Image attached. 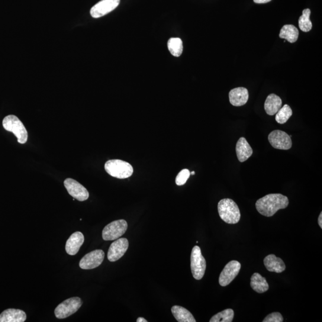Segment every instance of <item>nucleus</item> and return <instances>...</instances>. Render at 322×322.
Instances as JSON below:
<instances>
[{"instance_id": "nucleus-1", "label": "nucleus", "mask_w": 322, "mask_h": 322, "mask_svg": "<svg viewBox=\"0 0 322 322\" xmlns=\"http://www.w3.org/2000/svg\"><path fill=\"white\" fill-rule=\"evenodd\" d=\"M289 205V199L280 193L267 195L258 200L256 204L257 210L266 217H272L280 209H285Z\"/></svg>"}, {"instance_id": "nucleus-2", "label": "nucleus", "mask_w": 322, "mask_h": 322, "mask_svg": "<svg viewBox=\"0 0 322 322\" xmlns=\"http://www.w3.org/2000/svg\"><path fill=\"white\" fill-rule=\"evenodd\" d=\"M218 211L222 220L234 224L240 219V212L236 203L231 199H223L218 202Z\"/></svg>"}, {"instance_id": "nucleus-3", "label": "nucleus", "mask_w": 322, "mask_h": 322, "mask_svg": "<svg viewBox=\"0 0 322 322\" xmlns=\"http://www.w3.org/2000/svg\"><path fill=\"white\" fill-rule=\"evenodd\" d=\"M105 169L109 175L120 179H127L133 173V168L130 164L120 159L108 160Z\"/></svg>"}, {"instance_id": "nucleus-4", "label": "nucleus", "mask_w": 322, "mask_h": 322, "mask_svg": "<svg viewBox=\"0 0 322 322\" xmlns=\"http://www.w3.org/2000/svg\"><path fill=\"white\" fill-rule=\"evenodd\" d=\"M3 127L15 134L19 143L25 144L28 141V132L22 121L15 115H8L3 121Z\"/></svg>"}, {"instance_id": "nucleus-5", "label": "nucleus", "mask_w": 322, "mask_h": 322, "mask_svg": "<svg viewBox=\"0 0 322 322\" xmlns=\"http://www.w3.org/2000/svg\"><path fill=\"white\" fill-rule=\"evenodd\" d=\"M83 304L82 299L72 297L64 301L57 305L54 310L56 317L60 319L65 318L76 313Z\"/></svg>"}, {"instance_id": "nucleus-6", "label": "nucleus", "mask_w": 322, "mask_h": 322, "mask_svg": "<svg viewBox=\"0 0 322 322\" xmlns=\"http://www.w3.org/2000/svg\"><path fill=\"white\" fill-rule=\"evenodd\" d=\"M191 267L193 278L196 280H201L205 272L206 261L203 257L200 248L195 246L193 248L191 257Z\"/></svg>"}, {"instance_id": "nucleus-7", "label": "nucleus", "mask_w": 322, "mask_h": 322, "mask_svg": "<svg viewBox=\"0 0 322 322\" xmlns=\"http://www.w3.org/2000/svg\"><path fill=\"white\" fill-rule=\"evenodd\" d=\"M128 224L124 220L112 221L106 225L102 231V237L105 240L119 239L127 230Z\"/></svg>"}, {"instance_id": "nucleus-8", "label": "nucleus", "mask_w": 322, "mask_h": 322, "mask_svg": "<svg viewBox=\"0 0 322 322\" xmlns=\"http://www.w3.org/2000/svg\"><path fill=\"white\" fill-rule=\"evenodd\" d=\"M268 139L270 144L276 149L289 150L292 147L291 137L281 130L271 132L269 135Z\"/></svg>"}, {"instance_id": "nucleus-9", "label": "nucleus", "mask_w": 322, "mask_h": 322, "mask_svg": "<svg viewBox=\"0 0 322 322\" xmlns=\"http://www.w3.org/2000/svg\"><path fill=\"white\" fill-rule=\"evenodd\" d=\"M241 265L237 261H231L224 267L219 277V284L226 286L236 278L240 272Z\"/></svg>"}, {"instance_id": "nucleus-10", "label": "nucleus", "mask_w": 322, "mask_h": 322, "mask_svg": "<svg viewBox=\"0 0 322 322\" xmlns=\"http://www.w3.org/2000/svg\"><path fill=\"white\" fill-rule=\"evenodd\" d=\"M64 185L67 192L74 199L79 201H85L88 199L89 193L82 185L72 179H66L64 181Z\"/></svg>"}, {"instance_id": "nucleus-11", "label": "nucleus", "mask_w": 322, "mask_h": 322, "mask_svg": "<svg viewBox=\"0 0 322 322\" xmlns=\"http://www.w3.org/2000/svg\"><path fill=\"white\" fill-rule=\"evenodd\" d=\"M105 253L101 250H96L86 254L79 262V267L82 269H95L101 265L104 262Z\"/></svg>"}, {"instance_id": "nucleus-12", "label": "nucleus", "mask_w": 322, "mask_h": 322, "mask_svg": "<svg viewBox=\"0 0 322 322\" xmlns=\"http://www.w3.org/2000/svg\"><path fill=\"white\" fill-rule=\"evenodd\" d=\"M120 0H102L93 6L90 11L93 18H99L109 14L120 5Z\"/></svg>"}, {"instance_id": "nucleus-13", "label": "nucleus", "mask_w": 322, "mask_h": 322, "mask_svg": "<svg viewBox=\"0 0 322 322\" xmlns=\"http://www.w3.org/2000/svg\"><path fill=\"white\" fill-rule=\"evenodd\" d=\"M129 243L126 238H121L111 244L108 253L109 262H115L123 257L128 249Z\"/></svg>"}, {"instance_id": "nucleus-14", "label": "nucleus", "mask_w": 322, "mask_h": 322, "mask_svg": "<svg viewBox=\"0 0 322 322\" xmlns=\"http://www.w3.org/2000/svg\"><path fill=\"white\" fill-rule=\"evenodd\" d=\"M85 242V236L80 231L73 233L67 239L65 249L66 253L70 256L76 255Z\"/></svg>"}, {"instance_id": "nucleus-15", "label": "nucleus", "mask_w": 322, "mask_h": 322, "mask_svg": "<svg viewBox=\"0 0 322 322\" xmlns=\"http://www.w3.org/2000/svg\"><path fill=\"white\" fill-rule=\"evenodd\" d=\"M230 104L234 106L246 105L249 101V93L246 88H237L231 90L228 94Z\"/></svg>"}, {"instance_id": "nucleus-16", "label": "nucleus", "mask_w": 322, "mask_h": 322, "mask_svg": "<svg viewBox=\"0 0 322 322\" xmlns=\"http://www.w3.org/2000/svg\"><path fill=\"white\" fill-rule=\"evenodd\" d=\"M26 320L27 314L19 309H7L0 314V322H24Z\"/></svg>"}, {"instance_id": "nucleus-17", "label": "nucleus", "mask_w": 322, "mask_h": 322, "mask_svg": "<svg viewBox=\"0 0 322 322\" xmlns=\"http://www.w3.org/2000/svg\"><path fill=\"white\" fill-rule=\"evenodd\" d=\"M236 152L237 159L240 163H244L250 158L253 153L252 147L245 137H240L237 141Z\"/></svg>"}, {"instance_id": "nucleus-18", "label": "nucleus", "mask_w": 322, "mask_h": 322, "mask_svg": "<svg viewBox=\"0 0 322 322\" xmlns=\"http://www.w3.org/2000/svg\"><path fill=\"white\" fill-rule=\"evenodd\" d=\"M264 265L267 270L270 272L280 273L284 271L286 269L283 261L274 254H270L265 258L264 260Z\"/></svg>"}, {"instance_id": "nucleus-19", "label": "nucleus", "mask_w": 322, "mask_h": 322, "mask_svg": "<svg viewBox=\"0 0 322 322\" xmlns=\"http://www.w3.org/2000/svg\"><path fill=\"white\" fill-rule=\"evenodd\" d=\"M282 101L279 96L270 94L266 100L265 109L269 115H274L282 108Z\"/></svg>"}, {"instance_id": "nucleus-20", "label": "nucleus", "mask_w": 322, "mask_h": 322, "mask_svg": "<svg viewBox=\"0 0 322 322\" xmlns=\"http://www.w3.org/2000/svg\"><path fill=\"white\" fill-rule=\"evenodd\" d=\"M251 286L254 291L260 294L268 291L269 288L266 279L258 273H254L251 277Z\"/></svg>"}, {"instance_id": "nucleus-21", "label": "nucleus", "mask_w": 322, "mask_h": 322, "mask_svg": "<svg viewBox=\"0 0 322 322\" xmlns=\"http://www.w3.org/2000/svg\"><path fill=\"white\" fill-rule=\"evenodd\" d=\"M172 313L179 322H196L195 318L189 310L179 305H175L172 308Z\"/></svg>"}, {"instance_id": "nucleus-22", "label": "nucleus", "mask_w": 322, "mask_h": 322, "mask_svg": "<svg viewBox=\"0 0 322 322\" xmlns=\"http://www.w3.org/2000/svg\"><path fill=\"white\" fill-rule=\"evenodd\" d=\"M299 36L298 29L292 25L283 26L280 32L279 37L291 43H295Z\"/></svg>"}, {"instance_id": "nucleus-23", "label": "nucleus", "mask_w": 322, "mask_h": 322, "mask_svg": "<svg viewBox=\"0 0 322 322\" xmlns=\"http://www.w3.org/2000/svg\"><path fill=\"white\" fill-rule=\"evenodd\" d=\"M168 48L173 56L179 57L183 53V42L179 38H170L168 41Z\"/></svg>"}, {"instance_id": "nucleus-24", "label": "nucleus", "mask_w": 322, "mask_h": 322, "mask_svg": "<svg viewBox=\"0 0 322 322\" xmlns=\"http://www.w3.org/2000/svg\"><path fill=\"white\" fill-rule=\"evenodd\" d=\"M310 14L311 11L309 9H304L302 11V15L298 21L299 27L302 31L307 32L311 31L313 26L310 20Z\"/></svg>"}, {"instance_id": "nucleus-25", "label": "nucleus", "mask_w": 322, "mask_h": 322, "mask_svg": "<svg viewBox=\"0 0 322 322\" xmlns=\"http://www.w3.org/2000/svg\"><path fill=\"white\" fill-rule=\"evenodd\" d=\"M234 311L232 309L228 308L220 312L214 316H212L209 320L210 322H231L233 320Z\"/></svg>"}, {"instance_id": "nucleus-26", "label": "nucleus", "mask_w": 322, "mask_h": 322, "mask_svg": "<svg viewBox=\"0 0 322 322\" xmlns=\"http://www.w3.org/2000/svg\"><path fill=\"white\" fill-rule=\"evenodd\" d=\"M276 121L278 123L283 124L287 122L292 115V111L288 105H285L276 113Z\"/></svg>"}, {"instance_id": "nucleus-27", "label": "nucleus", "mask_w": 322, "mask_h": 322, "mask_svg": "<svg viewBox=\"0 0 322 322\" xmlns=\"http://www.w3.org/2000/svg\"><path fill=\"white\" fill-rule=\"evenodd\" d=\"M190 176H191V172H189V170H182L176 177V185L177 186L184 185L187 181H188Z\"/></svg>"}, {"instance_id": "nucleus-28", "label": "nucleus", "mask_w": 322, "mask_h": 322, "mask_svg": "<svg viewBox=\"0 0 322 322\" xmlns=\"http://www.w3.org/2000/svg\"><path fill=\"white\" fill-rule=\"evenodd\" d=\"M263 322H282L283 318L282 314L279 312H274L271 314L267 315Z\"/></svg>"}, {"instance_id": "nucleus-29", "label": "nucleus", "mask_w": 322, "mask_h": 322, "mask_svg": "<svg viewBox=\"0 0 322 322\" xmlns=\"http://www.w3.org/2000/svg\"><path fill=\"white\" fill-rule=\"evenodd\" d=\"M272 0H254V3H257V4H265L271 2Z\"/></svg>"}, {"instance_id": "nucleus-30", "label": "nucleus", "mask_w": 322, "mask_h": 322, "mask_svg": "<svg viewBox=\"0 0 322 322\" xmlns=\"http://www.w3.org/2000/svg\"><path fill=\"white\" fill-rule=\"evenodd\" d=\"M318 223L320 228H322V212H321L319 217H318Z\"/></svg>"}, {"instance_id": "nucleus-31", "label": "nucleus", "mask_w": 322, "mask_h": 322, "mask_svg": "<svg viewBox=\"0 0 322 322\" xmlns=\"http://www.w3.org/2000/svg\"><path fill=\"white\" fill-rule=\"evenodd\" d=\"M137 322H147V320L143 317H138L137 319Z\"/></svg>"}, {"instance_id": "nucleus-32", "label": "nucleus", "mask_w": 322, "mask_h": 322, "mask_svg": "<svg viewBox=\"0 0 322 322\" xmlns=\"http://www.w3.org/2000/svg\"><path fill=\"white\" fill-rule=\"evenodd\" d=\"M195 172H192L191 173V175H195Z\"/></svg>"}]
</instances>
